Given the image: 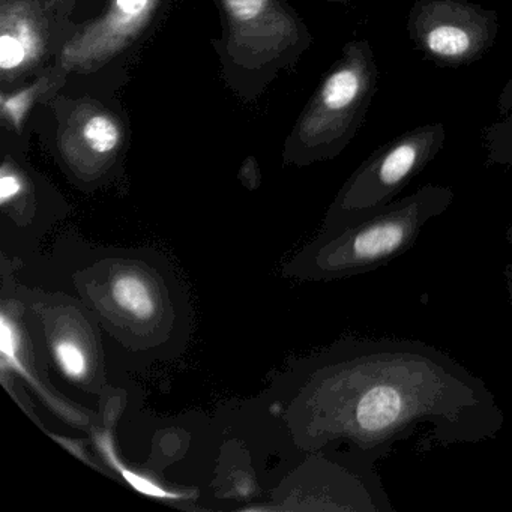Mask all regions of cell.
Instances as JSON below:
<instances>
[{
	"mask_svg": "<svg viewBox=\"0 0 512 512\" xmlns=\"http://www.w3.org/2000/svg\"><path fill=\"white\" fill-rule=\"evenodd\" d=\"M485 166L512 167V77L497 97L496 116L481 131Z\"/></svg>",
	"mask_w": 512,
	"mask_h": 512,
	"instance_id": "10",
	"label": "cell"
},
{
	"mask_svg": "<svg viewBox=\"0 0 512 512\" xmlns=\"http://www.w3.org/2000/svg\"><path fill=\"white\" fill-rule=\"evenodd\" d=\"M332 2H337V4L349 5L353 4V2H356V0H332Z\"/></svg>",
	"mask_w": 512,
	"mask_h": 512,
	"instance_id": "16",
	"label": "cell"
},
{
	"mask_svg": "<svg viewBox=\"0 0 512 512\" xmlns=\"http://www.w3.org/2000/svg\"><path fill=\"white\" fill-rule=\"evenodd\" d=\"M40 25L25 2H5L0 13V70L16 76L34 65L43 53Z\"/></svg>",
	"mask_w": 512,
	"mask_h": 512,
	"instance_id": "9",
	"label": "cell"
},
{
	"mask_svg": "<svg viewBox=\"0 0 512 512\" xmlns=\"http://www.w3.org/2000/svg\"><path fill=\"white\" fill-rule=\"evenodd\" d=\"M115 304L131 317L151 319L155 314V298L151 287L137 275H119L112 286Z\"/></svg>",
	"mask_w": 512,
	"mask_h": 512,
	"instance_id": "11",
	"label": "cell"
},
{
	"mask_svg": "<svg viewBox=\"0 0 512 512\" xmlns=\"http://www.w3.org/2000/svg\"><path fill=\"white\" fill-rule=\"evenodd\" d=\"M446 142L442 122L419 125L379 146L355 170L329 212V233L358 223L395 197L440 154Z\"/></svg>",
	"mask_w": 512,
	"mask_h": 512,
	"instance_id": "4",
	"label": "cell"
},
{
	"mask_svg": "<svg viewBox=\"0 0 512 512\" xmlns=\"http://www.w3.org/2000/svg\"><path fill=\"white\" fill-rule=\"evenodd\" d=\"M409 40L440 68L467 67L491 52L499 13L470 0H416L407 14Z\"/></svg>",
	"mask_w": 512,
	"mask_h": 512,
	"instance_id": "5",
	"label": "cell"
},
{
	"mask_svg": "<svg viewBox=\"0 0 512 512\" xmlns=\"http://www.w3.org/2000/svg\"><path fill=\"white\" fill-rule=\"evenodd\" d=\"M23 193V181L13 169L5 164L0 173V202L8 205Z\"/></svg>",
	"mask_w": 512,
	"mask_h": 512,
	"instance_id": "14",
	"label": "cell"
},
{
	"mask_svg": "<svg viewBox=\"0 0 512 512\" xmlns=\"http://www.w3.org/2000/svg\"><path fill=\"white\" fill-rule=\"evenodd\" d=\"M454 199L451 187L424 185L364 220L329 233L313 251L311 269L323 278L376 271L415 247L422 230L445 214Z\"/></svg>",
	"mask_w": 512,
	"mask_h": 512,
	"instance_id": "2",
	"label": "cell"
},
{
	"mask_svg": "<svg viewBox=\"0 0 512 512\" xmlns=\"http://www.w3.org/2000/svg\"><path fill=\"white\" fill-rule=\"evenodd\" d=\"M379 82L371 44L349 41L299 119L295 148L310 160L337 157L364 125Z\"/></svg>",
	"mask_w": 512,
	"mask_h": 512,
	"instance_id": "3",
	"label": "cell"
},
{
	"mask_svg": "<svg viewBox=\"0 0 512 512\" xmlns=\"http://www.w3.org/2000/svg\"><path fill=\"white\" fill-rule=\"evenodd\" d=\"M46 85L47 80L43 79L22 91L14 92L11 95H2L0 97V113H2L4 121L16 130H20L29 110L32 109L37 98L43 94L44 88H47Z\"/></svg>",
	"mask_w": 512,
	"mask_h": 512,
	"instance_id": "12",
	"label": "cell"
},
{
	"mask_svg": "<svg viewBox=\"0 0 512 512\" xmlns=\"http://www.w3.org/2000/svg\"><path fill=\"white\" fill-rule=\"evenodd\" d=\"M160 0H112L103 17L86 26L62 52L65 70H94L118 55L148 25Z\"/></svg>",
	"mask_w": 512,
	"mask_h": 512,
	"instance_id": "7",
	"label": "cell"
},
{
	"mask_svg": "<svg viewBox=\"0 0 512 512\" xmlns=\"http://www.w3.org/2000/svg\"><path fill=\"white\" fill-rule=\"evenodd\" d=\"M320 368V439L349 443V452L373 466L422 425L430 427V442L454 446L496 439L505 424L487 383L424 341H344Z\"/></svg>",
	"mask_w": 512,
	"mask_h": 512,
	"instance_id": "1",
	"label": "cell"
},
{
	"mask_svg": "<svg viewBox=\"0 0 512 512\" xmlns=\"http://www.w3.org/2000/svg\"><path fill=\"white\" fill-rule=\"evenodd\" d=\"M122 128L106 110H79L65 124L61 149L80 169H98L115 157L122 143Z\"/></svg>",
	"mask_w": 512,
	"mask_h": 512,
	"instance_id": "8",
	"label": "cell"
},
{
	"mask_svg": "<svg viewBox=\"0 0 512 512\" xmlns=\"http://www.w3.org/2000/svg\"><path fill=\"white\" fill-rule=\"evenodd\" d=\"M505 238L512 248V221L511 223H509V226L506 227ZM503 275H505L506 290H508L509 304H511L512 307V260L511 262L508 263V265L505 266V269H503Z\"/></svg>",
	"mask_w": 512,
	"mask_h": 512,
	"instance_id": "15",
	"label": "cell"
},
{
	"mask_svg": "<svg viewBox=\"0 0 512 512\" xmlns=\"http://www.w3.org/2000/svg\"><path fill=\"white\" fill-rule=\"evenodd\" d=\"M229 23L230 56L262 67L304 41V29L278 0H221Z\"/></svg>",
	"mask_w": 512,
	"mask_h": 512,
	"instance_id": "6",
	"label": "cell"
},
{
	"mask_svg": "<svg viewBox=\"0 0 512 512\" xmlns=\"http://www.w3.org/2000/svg\"><path fill=\"white\" fill-rule=\"evenodd\" d=\"M55 359L68 379L80 380L88 373V356L77 341L62 338L55 344Z\"/></svg>",
	"mask_w": 512,
	"mask_h": 512,
	"instance_id": "13",
	"label": "cell"
}]
</instances>
